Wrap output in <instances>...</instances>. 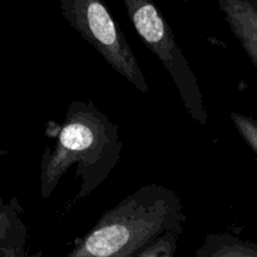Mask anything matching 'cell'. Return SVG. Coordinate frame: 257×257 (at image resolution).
I'll list each match as a JSON object with an SVG mask.
<instances>
[{
  "instance_id": "cell-1",
  "label": "cell",
  "mask_w": 257,
  "mask_h": 257,
  "mask_svg": "<svg viewBox=\"0 0 257 257\" xmlns=\"http://www.w3.org/2000/svg\"><path fill=\"white\" fill-rule=\"evenodd\" d=\"M123 143L119 127L94 103L73 100L67 109L52 151L43 156L40 195L47 200L64 175L75 166L80 182L75 200L97 190L120 161Z\"/></svg>"
},
{
  "instance_id": "cell-2",
  "label": "cell",
  "mask_w": 257,
  "mask_h": 257,
  "mask_svg": "<svg viewBox=\"0 0 257 257\" xmlns=\"http://www.w3.org/2000/svg\"><path fill=\"white\" fill-rule=\"evenodd\" d=\"M185 221L182 201L171 188L143 186L105 211L65 257H136Z\"/></svg>"
},
{
  "instance_id": "cell-3",
  "label": "cell",
  "mask_w": 257,
  "mask_h": 257,
  "mask_svg": "<svg viewBox=\"0 0 257 257\" xmlns=\"http://www.w3.org/2000/svg\"><path fill=\"white\" fill-rule=\"evenodd\" d=\"M128 17L146 47L161 60L175 83L188 115L201 125L208 115L197 77L178 47L173 30L152 0H123Z\"/></svg>"
},
{
  "instance_id": "cell-4",
  "label": "cell",
  "mask_w": 257,
  "mask_h": 257,
  "mask_svg": "<svg viewBox=\"0 0 257 257\" xmlns=\"http://www.w3.org/2000/svg\"><path fill=\"white\" fill-rule=\"evenodd\" d=\"M67 22L100 57L136 89L148 93V84L130 43L103 0H60Z\"/></svg>"
},
{
  "instance_id": "cell-5",
  "label": "cell",
  "mask_w": 257,
  "mask_h": 257,
  "mask_svg": "<svg viewBox=\"0 0 257 257\" xmlns=\"http://www.w3.org/2000/svg\"><path fill=\"white\" fill-rule=\"evenodd\" d=\"M228 28L257 68V2L217 0Z\"/></svg>"
},
{
  "instance_id": "cell-6",
  "label": "cell",
  "mask_w": 257,
  "mask_h": 257,
  "mask_svg": "<svg viewBox=\"0 0 257 257\" xmlns=\"http://www.w3.org/2000/svg\"><path fill=\"white\" fill-rule=\"evenodd\" d=\"M196 257H257V245L231 233H208Z\"/></svg>"
},
{
  "instance_id": "cell-7",
  "label": "cell",
  "mask_w": 257,
  "mask_h": 257,
  "mask_svg": "<svg viewBox=\"0 0 257 257\" xmlns=\"http://www.w3.org/2000/svg\"><path fill=\"white\" fill-rule=\"evenodd\" d=\"M182 231L183 226H178L168 231L136 257H176L177 243Z\"/></svg>"
},
{
  "instance_id": "cell-8",
  "label": "cell",
  "mask_w": 257,
  "mask_h": 257,
  "mask_svg": "<svg viewBox=\"0 0 257 257\" xmlns=\"http://www.w3.org/2000/svg\"><path fill=\"white\" fill-rule=\"evenodd\" d=\"M230 117L238 135L257 155V119L237 112H232Z\"/></svg>"
}]
</instances>
